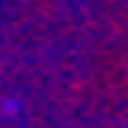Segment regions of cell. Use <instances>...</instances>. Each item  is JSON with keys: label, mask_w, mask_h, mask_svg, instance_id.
Returning a JSON list of instances; mask_svg holds the SVG:
<instances>
[]
</instances>
